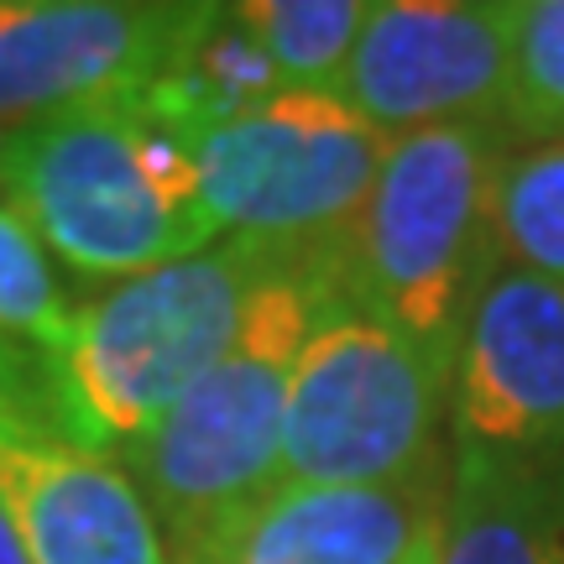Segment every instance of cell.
<instances>
[{
    "label": "cell",
    "mask_w": 564,
    "mask_h": 564,
    "mask_svg": "<svg viewBox=\"0 0 564 564\" xmlns=\"http://www.w3.org/2000/svg\"><path fill=\"white\" fill-rule=\"evenodd\" d=\"M173 564H215L209 554H173Z\"/></svg>",
    "instance_id": "ffe728a7"
},
{
    "label": "cell",
    "mask_w": 564,
    "mask_h": 564,
    "mask_svg": "<svg viewBox=\"0 0 564 564\" xmlns=\"http://www.w3.org/2000/svg\"><path fill=\"white\" fill-rule=\"evenodd\" d=\"M455 460L377 486H278L215 549V564H403L444 523Z\"/></svg>",
    "instance_id": "8fae6325"
},
{
    "label": "cell",
    "mask_w": 564,
    "mask_h": 564,
    "mask_svg": "<svg viewBox=\"0 0 564 564\" xmlns=\"http://www.w3.org/2000/svg\"><path fill=\"white\" fill-rule=\"evenodd\" d=\"M512 137L502 121L413 131L387 147L377 188L345 236V288L444 377L465 319L497 278V173Z\"/></svg>",
    "instance_id": "277c9868"
},
{
    "label": "cell",
    "mask_w": 564,
    "mask_h": 564,
    "mask_svg": "<svg viewBox=\"0 0 564 564\" xmlns=\"http://www.w3.org/2000/svg\"><path fill=\"white\" fill-rule=\"evenodd\" d=\"M497 257L564 288V137L507 147L497 173Z\"/></svg>",
    "instance_id": "9a60e30c"
},
{
    "label": "cell",
    "mask_w": 564,
    "mask_h": 564,
    "mask_svg": "<svg viewBox=\"0 0 564 564\" xmlns=\"http://www.w3.org/2000/svg\"><path fill=\"white\" fill-rule=\"evenodd\" d=\"M440 564H564V455L491 460L449 449Z\"/></svg>",
    "instance_id": "7c38bea8"
},
{
    "label": "cell",
    "mask_w": 564,
    "mask_h": 564,
    "mask_svg": "<svg viewBox=\"0 0 564 564\" xmlns=\"http://www.w3.org/2000/svg\"><path fill=\"white\" fill-rule=\"evenodd\" d=\"M440 544H444V523L434 528V533H429V539H423V544L413 549L403 564H440Z\"/></svg>",
    "instance_id": "ac0fdd59"
},
{
    "label": "cell",
    "mask_w": 564,
    "mask_h": 564,
    "mask_svg": "<svg viewBox=\"0 0 564 564\" xmlns=\"http://www.w3.org/2000/svg\"><path fill=\"white\" fill-rule=\"evenodd\" d=\"M518 0H377L340 95L387 141L502 121Z\"/></svg>",
    "instance_id": "ba28073f"
},
{
    "label": "cell",
    "mask_w": 564,
    "mask_h": 564,
    "mask_svg": "<svg viewBox=\"0 0 564 564\" xmlns=\"http://www.w3.org/2000/svg\"><path fill=\"white\" fill-rule=\"evenodd\" d=\"M449 449L491 460L564 455V288L497 267L449 371Z\"/></svg>",
    "instance_id": "9c48e42d"
},
{
    "label": "cell",
    "mask_w": 564,
    "mask_h": 564,
    "mask_svg": "<svg viewBox=\"0 0 564 564\" xmlns=\"http://www.w3.org/2000/svg\"><path fill=\"white\" fill-rule=\"evenodd\" d=\"M449 377L340 288L303 345L278 486H377L440 465Z\"/></svg>",
    "instance_id": "5b68a950"
},
{
    "label": "cell",
    "mask_w": 564,
    "mask_h": 564,
    "mask_svg": "<svg viewBox=\"0 0 564 564\" xmlns=\"http://www.w3.org/2000/svg\"><path fill=\"white\" fill-rule=\"evenodd\" d=\"M278 251L225 236L209 251L84 299L74 319L37 345L63 434L121 460L126 444H137L230 350Z\"/></svg>",
    "instance_id": "3957f363"
},
{
    "label": "cell",
    "mask_w": 564,
    "mask_h": 564,
    "mask_svg": "<svg viewBox=\"0 0 564 564\" xmlns=\"http://www.w3.org/2000/svg\"><path fill=\"white\" fill-rule=\"evenodd\" d=\"M0 564H26V554H21L17 533H11V523H6V512H0Z\"/></svg>",
    "instance_id": "d6986e66"
},
{
    "label": "cell",
    "mask_w": 564,
    "mask_h": 564,
    "mask_svg": "<svg viewBox=\"0 0 564 564\" xmlns=\"http://www.w3.org/2000/svg\"><path fill=\"white\" fill-rule=\"evenodd\" d=\"M0 188L53 262L84 282L141 278L220 241L194 141L147 110L137 89L11 126Z\"/></svg>",
    "instance_id": "7a4b0ae2"
},
{
    "label": "cell",
    "mask_w": 564,
    "mask_h": 564,
    "mask_svg": "<svg viewBox=\"0 0 564 564\" xmlns=\"http://www.w3.org/2000/svg\"><path fill=\"white\" fill-rule=\"evenodd\" d=\"M241 26L288 89L335 95L366 32V0H241Z\"/></svg>",
    "instance_id": "5bb4252c"
},
{
    "label": "cell",
    "mask_w": 564,
    "mask_h": 564,
    "mask_svg": "<svg viewBox=\"0 0 564 564\" xmlns=\"http://www.w3.org/2000/svg\"><path fill=\"white\" fill-rule=\"evenodd\" d=\"M188 6L0 0V121H42L158 74Z\"/></svg>",
    "instance_id": "30bf717a"
},
{
    "label": "cell",
    "mask_w": 564,
    "mask_h": 564,
    "mask_svg": "<svg viewBox=\"0 0 564 564\" xmlns=\"http://www.w3.org/2000/svg\"><path fill=\"white\" fill-rule=\"evenodd\" d=\"M137 95L173 131L199 141L204 131L241 121L288 95V84L251 42L236 6H188L167 58L158 63L152 79L137 84Z\"/></svg>",
    "instance_id": "4fadbf2b"
},
{
    "label": "cell",
    "mask_w": 564,
    "mask_h": 564,
    "mask_svg": "<svg viewBox=\"0 0 564 564\" xmlns=\"http://www.w3.org/2000/svg\"><path fill=\"white\" fill-rule=\"evenodd\" d=\"M392 141L340 95L288 89L194 141L199 194L215 230L267 246L345 241Z\"/></svg>",
    "instance_id": "8992f818"
},
{
    "label": "cell",
    "mask_w": 564,
    "mask_h": 564,
    "mask_svg": "<svg viewBox=\"0 0 564 564\" xmlns=\"http://www.w3.org/2000/svg\"><path fill=\"white\" fill-rule=\"evenodd\" d=\"M79 303L63 293L58 262L11 204H0V335L42 345L74 319Z\"/></svg>",
    "instance_id": "e0dca14e"
},
{
    "label": "cell",
    "mask_w": 564,
    "mask_h": 564,
    "mask_svg": "<svg viewBox=\"0 0 564 564\" xmlns=\"http://www.w3.org/2000/svg\"><path fill=\"white\" fill-rule=\"evenodd\" d=\"M345 288V241L282 246L220 361L183 392L121 465L158 518L167 554H204L278 491L288 387L324 303Z\"/></svg>",
    "instance_id": "6da1fadb"
},
{
    "label": "cell",
    "mask_w": 564,
    "mask_h": 564,
    "mask_svg": "<svg viewBox=\"0 0 564 564\" xmlns=\"http://www.w3.org/2000/svg\"><path fill=\"white\" fill-rule=\"evenodd\" d=\"M502 126L512 141L564 137V0H518Z\"/></svg>",
    "instance_id": "2e32d148"
},
{
    "label": "cell",
    "mask_w": 564,
    "mask_h": 564,
    "mask_svg": "<svg viewBox=\"0 0 564 564\" xmlns=\"http://www.w3.org/2000/svg\"><path fill=\"white\" fill-rule=\"evenodd\" d=\"M0 512L26 564H173L131 470L58 429L42 350L0 335Z\"/></svg>",
    "instance_id": "52a82bcc"
}]
</instances>
